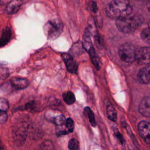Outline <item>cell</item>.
<instances>
[{
    "instance_id": "cell-1",
    "label": "cell",
    "mask_w": 150,
    "mask_h": 150,
    "mask_svg": "<svg viewBox=\"0 0 150 150\" xmlns=\"http://www.w3.org/2000/svg\"><path fill=\"white\" fill-rule=\"evenodd\" d=\"M132 8L128 0H112L105 8L107 16L116 20L131 14Z\"/></svg>"
},
{
    "instance_id": "cell-2",
    "label": "cell",
    "mask_w": 150,
    "mask_h": 150,
    "mask_svg": "<svg viewBox=\"0 0 150 150\" xmlns=\"http://www.w3.org/2000/svg\"><path fill=\"white\" fill-rule=\"evenodd\" d=\"M143 17L139 15H129L116 20L118 29L122 33H128L135 31L143 23Z\"/></svg>"
},
{
    "instance_id": "cell-3",
    "label": "cell",
    "mask_w": 150,
    "mask_h": 150,
    "mask_svg": "<svg viewBox=\"0 0 150 150\" xmlns=\"http://www.w3.org/2000/svg\"><path fill=\"white\" fill-rule=\"evenodd\" d=\"M63 24L58 19L47 21L43 27L44 33L48 40H53L57 39L62 33Z\"/></svg>"
},
{
    "instance_id": "cell-4",
    "label": "cell",
    "mask_w": 150,
    "mask_h": 150,
    "mask_svg": "<svg viewBox=\"0 0 150 150\" xmlns=\"http://www.w3.org/2000/svg\"><path fill=\"white\" fill-rule=\"evenodd\" d=\"M136 49L129 43L122 45L118 50V54L121 59L126 63H131L135 60Z\"/></svg>"
},
{
    "instance_id": "cell-5",
    "label": "cell",
    "mask_w": 150,
    "mask_h": 150,
    "mask_svg": "<svg viewBox=\"0 0 150 150\" xmlns=\"http://www.w3.org/2000/svg\"><path fill=\"white\" fill-rule=\"evenodd\" d=\"M135 61L140 64L150 63V47L145 46L137 49Z\"/></svg>"
},
{
    "instance_id": "cell-6",
    "label": "cell",
    "mask_w": 150,
    "mask_h": 150,
    "mask_svg": "<svg viewBox=\"0 0 150 150\" xmlns=\"http://www.w3.org/2000/svg\"><path fill=\"white\" fill-rule=\"evenodd\" d=\"M63 62H64L67 70L73 74H77L78 71V64L74 60L73 56L70 53H64L62 54Z\"/></svg>"
},
{
    "instance_id": "cell-7",
    "label": "cell",
    "mask_w": 150,
    "mask_h": 150,
    "mask_svg": "<svg viewBox=\"0 0 150 150\" xmlns=\"http://www.w3.org/2000/svg\"><path fill=\"white\" fill-rule=\"evenodd\" d=\"M28 131V125L25 121L16 125L15 129L13 131L15 139L21 142L25 140L27 132Z\"/></svg>"
},
{
    "instance_id": "cell-8",
    "label": "cell",
    "mask_w": 150,
    "mask_h": 150,
    "mask_svg": "<svg viewBox=\"0 0 150 150\" xmlns=\"http://www.w3.org/2000/svg\"><path fill=\"white\" fill-rule=\"evenodd\" d=\"M138 132L142 138L147 144H150V122L142 121L138 125Z\"/></svg>"
},
{
    "instance_id": "cell-9",
    "label": "cell",
    "mask_w": 150,
    "mask_h": 150,
    "mask_svg": "<svg viewBox=\"0 0 150 150\" xmlns=\"http://www.w3.org/2000/svg\"><path fill=\"white\" fill-rule=\"evenodd\" d=\"M10 83L12 87L16 90H23L28 87L29 81L25 78L13 77L10 80Z\"/></svg>"
},
{
    "instance_id": "cell-10",
    "label": "cell",
    "mask_w": 150,
    "mask_h": 150,
    "mask_svg": "<svg viewBox=\"0 0 150 150\" xmlns=\"http://www.w3.org/2000/svg\"><path fill=\"white\" fill-rule=\"evenodd\" d=\"M138 110L140 114L146 117H150V97H144L140 102Z\"/></svg>"
},
{
    "instance_id": "cell-11",
    "label": "cell",
    "mask_w": 150,
    "mask_h": 150,
    "mask_svg": "<svg viewBox=\"0 0 150 150\" xmlns=\"http://www.w3.org/2000/svg\"><path fill=\"white\" fill-rule=\"evenodd\" d=\"M138 80L144 84L150 83V64H148L141 69L138 73Z\"/></svg>"
},
{
    "instance_id": "cell-12",
    "label": "cell",
    "mask_w": 150,
    "mask_h": 150,
    "mask_svg": "<svg viewBox=\"0 0 150 150\" xmlns=\"http://www.w3.org/2000/svg\"><path fill=\"white\" fill-rule=\"evenodd\" d=\"M22 4V0H12L7 4L5 12L9 15L16 13L20 9Z\"/></svg>"
},
{
    "instance_id": "cell-13",
    "label": "cell",
    "mask_w": 150,
    "mask_h": 150,
    "mask_svg": "<svg viewBox=\"0 0 150 150\" xmlns=\"http://www.w3.org/2000/svg\"><path fill=\"white\" fill-rule=\"evenodd\" d=\"M81 44L84 49H85L87 52H88L91 48L94 47L91 39V33L87 28H86L84 31Z\"/></svg>"
},
{
    "instance_id": "cell-14",
    "label": "cell",
    "mask_w": 150,
    "mask_h": 150,
    "mask_svg": "<svg viewBox=\"0 0 150 150\" xmlns=\"http://www.w3.org/2000/svg\"><path fill=\"white\" fill-rule=\"evenodd\" d=\"M12 38V29L10 27L6 26L3 30L2 32V35L0 38L2 46L6 45L11 40Z\"/></svg>"
},
{
    "instance_id": "cell-15",
    "label": "cell",
    "mask_w": 150,
    "mask_h": 150,
    "mask_svg": "<svg viewBox=\"0 0 150 150\" xmlns=\"http://www.w3.org/2000/svg\"><path fill=\"white\" fill-rule=\"evenodd\" d=\"M88 54L90 56V57L91 59V60L94 64V66L96 67V68L98 70L100 67V60L98 55L97 54V53L94 49V47L91 48L90 50H89L88 52Z\"/></svg>"
},
{
    "instance_id": "cell-16",
    "label": "cell",
    "mask_w": 150,
    "mask_h": 150,
    "mask_svg": "<svg viewBox=\"0 0 150 150\" xmlns=\"http://www.w3.org/2000/svg\"><path fill=\"white\" fill-rule=\"evenodd\" d=\"M107 115L108 118L113 121L116 122L117 120V111L114 107L111 104L108 105L107 107Z\"/></svg>"
},
{
    "instance_id": "cell-17",
    "label": "cell",
    "mask_w": 150,
    "mask_h": 150,
    "mask_svg": "<svg viewBox=\"0 0 150 150\" xmlns=\"http://www.w3.org/2000/svg\"><path fill=\"white\" fill-rule=\"evenodd\" d=\"M64 102L68 105H71L74 103L76 98L74 94L71 91H67L62 94Z\"/></svg>"
},
{
    "instance_id": "cell-18",
    "label": "cell",
    "mask_w": 150,
    "mask_h": 150,
    "mask_svg": "<svg viewBox=\"0 0 150 150\" xmlns=\"http://www.w3.org/2000/svg\"><path fill=\"white\" fill-rule=\"evenodd\" d=\"M84 112L87 115L88 119L89 120L90 124L93 127H95L96 126V121L94 114L93 111L91 110V108L89 107H86L84 108Z\"/></svg>"
},
{
    "instance_id": "cell-19",
    "label": "cell",
    "mask_w": 150,
    "mask_h": 150,
    "mask_svg": "<svg viewBox=\"0 0 150 150\" xmlns=\"http://www.w3.org/2000/svg\"><path fill=\"white\" fill-rule=\"evenodd\" d=\"M38 150H54V145L51 141L46 140L40 144Z\"/></svg>"
},
{
    "instance_id": "cell-20",
    "label": "cell",
    "mask_w": 150,
    "mask_h": 150,
    "mask_svg": "<svg viewBox=\"0 0 150 150\" xmlns=\"http://www.w3.org/2000/svg\"><path fill=\"white\" fill-rule=\"evenodd\" d=\"M66 121V119L65 117L63 114H59L54 117L52 122L57 126H63V125H65Z\"/></svg>"
},
{
    "instance_id": "cell-21",
    "label": "cell",
    "mask_w": 150,
    "mask_h": 150,
    "mask_svg": "<svg viewBox=\"0 0 150 150\" xmlns=\"http://www.w3.org/2000/svg\"><path fill=\"white\" fill-rule=\"evenodd\" d=\"M141 37L145 42L150 45V28L144 29L141 32Z\"/></svg>"
},
{
    "instance_id": "cell-22",
    "label": "cell",
    "mask_w": 150,
    "mask_h": 150,
    "mask_svg": "<svg viewBox=\"0 0 150 150\" xmlns=\"http://www.w3.org/2000/svg\"><path fill=\"white\" fill-rule=\"evenodd\" d=\"M68 148L70 150H79V143L76 138H71L68 142Z\"/></svg>"
},
{
    "instance_id": "cell-23",
    "label": "cell",
    "mask_w": 150,
    "mask_h": 150,
    "mask_svg": "<svg viewBox=\"0 0 150 150\" xmlns=\"http://www.w3.org/2000/svg\"><path fill=\"white\" fill-rule=\"evenodd\" d=\"M67 128V130L70 132H72L74 131V121L71 118H68L66 119V121L64 125Z\"/></svg>"
},
{
    "instance_id": "cell-24",
    "label": "cell",
    "mask_w": 150,
    "mask_h": 150,
    "mask_svg": "<svg viewBox=\"0 0 150 150\" xmlns=\"http://www.w3.org/2000/svg\"><path fill=\"white\" fill-rule=\"evenodd\" d=\"M24 110L29 111H34L36 108V102L33 100L26 103L24 106Z\"/></svg>"
},
{
    "instance_id": "cell-25",
    "label": "cell",
    "mask_w": 150,
    "mask_h": 150,
    "mask_svg": "<svg viewBox=\"0 0 150 150\" xmlns=\"http://www.w3.org/2000/svg\"><path fill=\"white\" fill-rule=\"evenodd\" d=\"M9 108L8 101L3 98H0V111H7Z\"/></svg>"
},
{
    "instance_id": "cell-26",
    "label": "cell",
    "mask_w": 150,
    "mask_h": 150,
    "mask_svg": "<svg viewBox=\"0 0 150 150\" xmlns=\"http://www.w3.org/2000/svg\"><path fill=\"white\" fill-rule=\"evenodd\" d=\"M9 75V72L8 69L0 67V80L6 79Z\"/></svg>"
},
{
    "instance_id": "cell-27",
    "label": "cell",
    "mask_w": 150,
    "mask_h": 150,
    "mask_svg": "<svg viewBox=\"0 0 150 150\" xmlns=\"http://www.w3.org/2000/svg\"><path fill=\"white\" fill-rule=\"evenodd\" d=\"M8 120V114L6 111H0V124L5 123Z\"/></svg>"
},
{
    "instance_id": "cell-28",
    "label": "cell",
    "mask_w": 150,
    "mask_h": 150,
    "mask_svg": "<svg viewBox=\"0 0 150 150\" xmlns=\"http://www.w3.org/2000/svg\"><path fill=\"white\" fill-rule=\"evenodd\" d=\"M94 42L98 48H101L102 47V40L101 39L100 36L98 33L94 35Z\"/></svg>"
},
{
    "instance_id": "cell-29",
    "label": "cell",
    "mask_w": 150,
    "mask_h": 150,
    "mask_svg": "<svg viewBox=\"0 0 150 150\" xmlns=\"http://www.w3.org/2000/svg\"><path fill=\"white\" fill-rule=\"evenodd\" d=\"M114 135H115V136L117 137V138L118 139V140L120 141V142L121 144H124V142H125L124 139L122 134L118 130V129H115L114 130Z\"/></svg>"
},
{
    "instance_id": "cell-30",
    "label": "cell",
    "mask_w": 150,
    "mask_h": 150,
    "mask_svg": "<svg viewBox=\"0 0 150 150\" xmlns=\"http://www.w3.org/2000/svg\"><path fill=\"white\" fill-rule=\"evenodd\" d=\"M91 11L93 12H94V13H97V12L98 8H97V4L95 2H92L91 6Z\"/></svg>"
},
{
    "instance_id": "cell-31",
    "label": "cell",
    "mask_w": 150,
    "mask_h": 150,
    "mask_svg": "<svg viewBox=\"0 0 150 150\" xmlns=\"http://www.w3.org/2000/svg\"><path fill=\"white\" fill-rule=\"evenodd\" d=\"M146 6H147V9H148V11L150 12V1L148 2V4L146 5Z\"/></svg>"
},
{
    "instance_id": "cell-32",
    "label": "cell",
    "mask_w": 150,
    "mask_h": 150,
    "mask_svg": "<svg viewBox=\"0 0 150 150\" xmlns=\"http://www.w3.org/2000/svg\"><path fill=\"white\" fill-rule=\"evenodd\" d=\"M0 150H3V146H2V142L0 139Z\"/></svg>"
},
{
    "instance_id": "cell-33",
    "label": "cell",
    "mask_w": 150,
    "mask_h": 150,
    "mask_svg": "<svg viewBox=\"0 0 150 150\" xmlns=\"http://www.w3.org/2000/svg\"><path fill=\"white\" fill-rule=\"evenodd\" d=\"M3 47V46H2V45L1 41V40H0V47Z\"/></svg>"
},
{
    "instance_id": "cell-34",
    "label": "cell",
    "mask_w": 150,
    "mask_h": 150,
    "mask_svg": "<svg viewBox=\"0 0 150 150\" xmlns=\"http://www.w3.org/2000/svg\"><path fill=\"white\" fill-rule=\"evenodd\" d=\"M148 28H150V20H149V21L148 22Z\"/></svg>"
},
{
    "instance_id": "cell-35",
    "label": "cell",
    "mask_w": 150,
    "mask_h": 150,
    "mask_svg": "<svg viewBox=\"0 0 150 150\" xmlns=\"http://www.w3.org/2000/svg\"><path fill=\"white\" fill-rule=\"evenodd\" d=\"M3 63H6V62H0V64H2ZM4 64H5V63H4Z\"/></svg>"
}]
</instances>
